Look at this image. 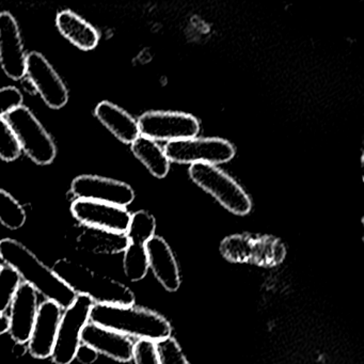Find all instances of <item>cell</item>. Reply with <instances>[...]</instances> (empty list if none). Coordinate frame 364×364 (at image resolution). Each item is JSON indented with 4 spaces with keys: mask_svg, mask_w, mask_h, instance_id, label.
I'll use <instances>...</instances> for the list:
<instances>
[{
    "mask_svg": "<svg viewBox=\"0 0 364 364\" xmlns=\"http://www.w3.org/2000/svg\"><path fill=\"white\" fill-rule=\"evenodd\" d=\"M0 259L14 268L25 283L31 285L46 300L55 302L63 309L69 308L77 297L75 293L42 263L22 242L12 238L0 240Z\"/></svg>",
    "mask_w": 364,
    "mask_h": 364,
    "instance_id": "cell-1",
    "label": "cell"
},
{
    "mask_svg": "<svg viewBox=\"0 0 364 364\" xmlns=\"http://www.w3.org/2000/svg\"><path fill=\"white\" fill-rule=\"evenodd\" d=\"M90 321L129 338L159 342L170 338L171 323L159 313L141 306L93 304Z\"/></svg>",
    "mask_w": 364,
    "mask_h": 364,
    "instance_id": "cell-2",
    "label": "cell"
},
{
    "mask_svg": "<svg viewBox=\"0 0 364 364\" xmlns=\"http://www.w3.org/2000/svg\"><path fill=\"white\" fill-rule=\"evenodd\" d=\"M53 272L76 295L87 296L95 304L129 306L135 304V295L127 285L71 259H58Z\"/></svg>",
    "mask_w": 364,
    "mask_h": 364,
    "instance_id": "cell-3",
    "label": "cell"
},
{
    "mask_svg": "<svg viewBox=\"0 0 364 364\" xmlns=\"http://www.w3.org/2000/svg\"><path fill=\"white\" fill-rule=\"evenodd\" d=\"M220 252L227 261L232 263L274 267L284 261L287 247L274 236L234 234L221 242Z\"/></svg>",
    "mask_w": 364,
    "mask_h": 364,
    "instance_id": "cell-4",
    "label": "cell"
},
{
    "mask_svg": "<svg viewBox=\"0 0 364 364\" xmlns=\"http://www.w3.org/2000/svg\"><path fill=\"white\" fill-rule=\"evenodd\" d=\"M189 176L195 184L213 196L232 214L245 216L252 210V201L248 193L217 166L193 164L189 168Z\"/></svg>",
    "mask_w": 364,
    "mask_h": 364,
    "instance_id": "cell-5",
    "label": "cell"
},
{
    "mask_svg": "<svg viewBox=\"0 0 364 364\" xmlns=\"http://www.w3.org/2000/svg\"><path fill=\"white\" fill-rule=\"evenodd\" d=\"M18 138L21 149L37 165H50L56 159L57 148L52 136L37 117L25 106L5 117Z\"/></svg>",
    "mask_w": 364,
    "mask_h": 364,
    "instance_id": "cell-6",
    "label": "cell"
},
{
    "mask_svg": "<svg viewBox=\"0 0 364 364\" xmlns=\"http://www.w3.org/2000/svg\"><path fill=\"white\" fill-rule=\"evenodd\" d=\"M93 304L95 302L87 296L77 295L73 304L63 313L50 355L55 364H71L75 359L76 351L82 344V330L90 321Z\"/></svg>",
    "mask_w": 364,
    "mask_h": 364,
    "instance_id": "cell-7",
    "label": "cell"
},
{
    "mask_svg": "<svg viewBox=\"0 0 364 364\" xmlns=\"http://www.w3.org/2000/svg\"><path fill=\"white\" fill-rule=\"evenodd\" d=\"M170 163L208 164L220 165L232 161L235 156V148L231 142L221 138H189L168 142L165 149Z\"/></svg>",
    "mask_w": 364,
    "mask_h": 364,
    "instance_id": "cell-8",
    "label": "cell"
},
{
    "mask_svg": "<svg viewBox=\"0 0 364 364\" xmlns=\"http://www.w3.org/2000/svg\"><path fill=\"white\" fill-rule=\"evenodd\" d=\"M140 135L154 141H176L197 137L200 123L193 114L180 112H146L137 120Z\"/></svg>",
    "mask_w": 364,
    "mask_h": 364,
    "instance_id": "cell-9",
    "label": "cell"
},
{
    "mask_svg": "<svg viewBox=\"0 0 364 364\" xmlns=\"http://www.w3.org/2000/svg\"><path fill=\"white\" fill-rule=\"evenodd\" d=\"M44 103L53 109H60L69 101V90L48 59L38 52L27 55L26 75Z\"/></svg>",
    "mask_w": 364,
    "mask_h": 364,
    "instance_id": "cell-10",
    "label": "cell"
},
{
    "mask_svg": "<svg viewBox=\"0 0 364 364\" xmlns=\"http://www.w3.org/2000/svg\"><path fill=\"white\" fill-rule=\"evenodd\" d=\"M71 193L75 200H91L121 208H127L135 200V193L127 183L92 174L74 178Z\"/></svg>",
    "mask_w": 364,
    "mask_h": 364,
    "instance_id": "cell-11",
    "label": "cell"
},
{
    "mask_svg": "<svg viewBox=\"0 0 364 364\" xmlns=\"http://www.w3.org/2000/svg\"><path fill=\"white\" fill-rule=\"evenodd\" d=\"M71 212L82 225L117 233H127L132 216L125 208L84 199H76Z\"/></svg>",
    "mask_w": 364,
    "mask_h": 364,
    "instance_id": "cell-12",
    "label": "cell"
},
{
    "mask_svg": "<svg viewBox=\"0 0 364 364\" xmlns=\"http://www.w3.org/2000/svg\"><path fill=\"white\" fill-rule=\"evenodd\" d=\"M27 55L16 18L0 14V65L8 77L21 80L26 75Z\"/></svg>",
    "mask_w": 364,
    "mask_h": 364,
    "instance_id": "cell-13",
    "label": "cell"
},
{
    "mask_svg": "<svg viewBox=\"0 0 364 364\" xmlns=\"http://www.w3.org/2000/svg\"><path fill=\"white\" fill-rule=\"evenodd\" d=\"M61 316L63 308L55 302L46 300L40 304L31 338L27 343L29 353L33 358L46 359L52 355Z\"/></svg>",
    "mask_w": 364,
    "mask_h": 364,
    "instance_id": "cell-14",
    "label": "cell"
},
{
    "mask_svg": "<svg viewBox=\"0 0 364 364\" xmlns=\"http://www.w3.org/2000/svg\"><path fill=\"white\" fill-rule=\"evenodd\" d=\"M38 293L27 283H21L10 306L9 332L14 342L27 344L38 314Z\"/></svg>",
    "mask_w": 364,
    "mask_h": 364,
    "instance_id": "cell-15",
    "label": "cell"
},
{
    "mask_svg": "<svg viewBox=\"0 0 364 364\" xmlns=\"http://www.w3.org/2000/svg\"><path fill=\"white\" fill-rule=\"evenodd\" d=\"M82 343L116 361L129 362L133 359L134 343L129 336L91 321L82 330Z\"/></svg>",
    "mask_w": 364,
    "mask_h": 364,
    "instance_id": "cell-16",
    "label": "cell"
},
{
    "mask_svg": "<svg viewBox=\"0 0 364 364\" xmlns=\"http://www.w3.org/2000/svg\"><path fill=\"white\" fill-rule=\"evenodd\" d=\"M149 267L155 278L167 291L180 289L181 276L178 262L168 242L161 236L154 235L146 245Z\"/></svg>",
    "mask_w": 364,
    "mask_h": 364,
    "instance_id": "cell-17",
    "label": "cell"
},
{
    "mask_svg": "<svg viewBox=\"0 0 364 364\" xmlns=\"http://www.w3.org/2000/svg\"><path fill=\"white\" fill-rule=\"evenodd\" d=\"M75 245L80 250L93 255H118L124 252L129 240L125 233L84 225L76 235Z\"/></svg>",
    "mask_w": 364,
    "mask_h": 364,
    "instance_id": "cell-18",
    "label": "cell"
},
{
    "mask_svg": "<svg viewBox=\"0 0 364 364\" xmlns=\"http://www.w3.org/2000/svg\"><path fill=\"white\" fill-rule=\"evenodd\" d=\"M97 120L123 144H132L140 136L136 119L116 104L103 101L95 110Z\"/></svg>",
    "mask_w": 364,
    "mask_h": 364,
    "instance_id": "cell-19",
    "label": "cell"
},
{
    "mask_svg": "<svg viewBox=\"0 0 364 364\" xmlns=\"http://www.w3.org/2000/svg\"><path fill=\"white\" fill-rule=\"evenodd\" d=\"M56 26L61 36L85 52L95 50L99 44L100 35L97 29L70 10L58 14Z\"/></svg>",
    "mask_w": 364,
    "mask_h": 364,
    "instance_id": "cell-20",
    "label": "cell"
},
{
    "mask_svg": "<svg viewBox=\"0 0 364 364\" xmlns=\"http://www.w3.org/2000/svg\"><path fill=\"white\" fill-rule=\"evenodd\" d=\"M131 149L136 159H139L155 178H164L168 176L170 161L156 141L140 135L131 144Z\"/></svg>",
    "mask_w": 364,
    "mask_h": 364,
    "instance_id": "cell-21",
    "label": "cell"
},
{
    "mask_svg": "<svg viewBox=\"0 0 364 364\" xmlns=\"http://www.w3.org/2000/svg\"><path fill=\"white\" fill-rule=\"evenodd\" d=\"M123 269L129 281L137 282L142 280L148 274L149 259L146 245L141 242H129L124 250Z\"/></svg>",
    "mask_w": 364,
    "mask_h": 364,
    "instance_id": "cell-22",
    "label": "cell"
},
{
    "mask_svg": "<svg viewBox=\"0 0 364 364\" xmlns=\"http://www.w3.org/2000/svg\"><path fill=\"white\" fill-rule=\"evenodd\" d=\"M23 206L4 189H0V223L10 230H18L26 223Z\"/></svg>",
    "mask_w": 364,
    "mask_h": 364,
    "instance_id": "cell-23",
    "label": "cell"
},
{
    "mask_svg": "<svg viewBox=\"0 0 364 364\" xmlns=\"http://www.w3.org/2000/svg\"><path fill=\"white\" fill-rule=\"evenodd\" d=\"M156 230V220L150 213L146 210H139L134 213L131 216L127 236L129 242H146L155 235Z\"/></svg>",
    "mask_w": 364,
    "mask_h": 364,
    "instance_id": "cell-24",
    "label": "cell"
},
{
    "mask_svg": "<svg viewBox=\"0 0 364 364\" xmlns=\"http://www.w3.org/2000/svg\"><path fill=\"white\" fill-rule=\"evenodd\" d=\"M21 285V277L8 265L0 266V314L10 308Z\"/></svg>",
    "mask_w": 364,
    "mask_h": 364,
    "instance_id": "cell-25",
    "label": "cell"
},
{
    "mask_svg": "<svg viewBox=\"0 0 364 364\" xmlns=\"http://www.w3.org/2000/svg\"><path fill=\"white\" fill-rule=\"evenodd\" d=\"M22 153L16 134L5 118H0V159L10 163L16 161Z\"/></svg>",
    "mask_w": 364,
    "mask_h": 364,
    "instance_id": "cell-26",
    "label": "cell"
},
{
    "mask_svg": "<svg viewBox=\"0 0 364 364\" xmlns=\"http://www.w3.org/2000/svg\"><path fill=\"white\" fill-rule=\"evenodd\" d=\"M161 364H191L183 353L176 338H170L156 342Z\"/></svg>",
    "mask_w": 364,
    "mask_h": 364,
    "instance_id": "cell-27",
    "label": "cell"
},
{
    "mask_svg": "<svg viewBox=\"0 0 364 364\" xmlns=\"http://www.w3.org/2000/svg\"><path fill=\"white\" fill-rule=\"evenodd\" d=\"M133 360L135 364H161L156 342L138 340L134 343Z\"/></svg>",
    "mask_w": 364,
    "mask_h": 364,
    "instance_id": "cell-28",
    "label": "cell"
},
{
    "mask_svg": "<svg viewBox=\"0 0 364 364\" xmlns=\"http://www.w3.org/2000/svg\"><path fill=\"white\" fill-rule=\"evenodd\" d=\"M23 95L16 87H5L0 89V118L22 106Z\"/></svg>",
    "mask_w": 364,
    "mask_h": 364,
    "instance_id": "cell-29",
    "label": "cell"
},
{
    "mask_svg": "<svg viewBox=\"0 0 364 364\" xmlns=\"http://www.w3.org/2000/svg\"><path fill=\"white\" fill-rule=\"evenodd\" d=\"M99 357V353L86 344H80V347L76 351L75 359L80 361L82 364H92L95 363Z\"/></svg>",
    "mask_w": 364,
    "mask_h": 364,
    "instance_id": "cell-30",
    "label": "cell"
},
{
    "mask_svg": "<svg viewBox=\"0 0 364 364\" xmlns=\"http://www.w3.org/2000/svg\"><path fill=\"white\" fill-rule=\"evenodd\" d=\"M27 351H28V347H27V344H24V343L16 342L14 348H12V353H14L16 357H23V355H26Z\"/></svg>",
    "mask_w": 364,
    "mask_h": 364,
    "instance_id": "cell-31",
    "label": "cell"
},
{
    "mask_svg": "<svg viewBox=\"0 0 364 364\" xmlns=\"http://www.w3.org/2000/svg\"><path fill=\"white\" fill-rule=\"evenodd\" d=\"M8 328H9L8 317L5 314H0V336L8 332Z\"/></svg>",
    "mask_w": 364,
    "mask_h": 364,
    "instance_id": "cell-32",
    "label": "cell"
}]
</instances>
